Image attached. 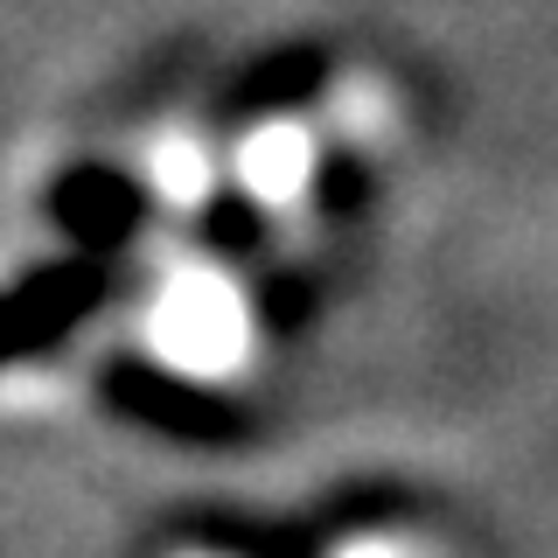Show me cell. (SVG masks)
Masks as SVG:
<instances>
[{
  "label": "cell",
  "mask_w": 558,
  "mask_h": 558,
  "mask_svg": "<svg viewBox=\"0 0 558 558\" xmlns=\"http://www.w3.org/2000/svg\"><path fill=\"white\" fill-rule=\"evenodd\" d=\"M189 558H209V551H189Z\"/></svg>",
  "instance_id": "cell-3"
},
{
  "label": "cell",
  "mask_w": 558,
  "mask_h": 558,
  "mask_svg": "<svg viewBox=\"0 0 558 558\" xmlns=\"http://www.w3.org/2000/svg\"><path fill=\"white\" fill-rule=\"evenodd\" d=\"M161 342L189 371H217V363L238 356L244 322H238V307H231L223 287H174L168 307H161Z\"/></svg>",
  "instance_id": "cell-1"
},
{
  "label": "cell",
  "mask_w": 558,
  "mask_h": 558,
  "mask_svg": "<svg viewBox=\"0 0 558 558\" xmlns=\"http://www.w3.org/2000/svg\"><path fill=\"white\" fill-rule=\"evenodd\" d=\"M336 558H412V551L398 545V537H349Z\"/></svg>",
  "instance_id": "cell-2"
}]
</instances>
